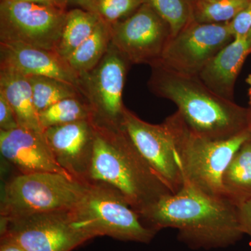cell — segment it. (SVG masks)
<instances>
[{
	"mask_svg": "<svg viewBox=\"0 0 251 251\" xmlns=\"http://www.w3.org/2000/svg\"><path fill=\"white\" fill-rule=\"evenodd\" d=\"M140 214L145 224L158 232L176 229L178 240L194 250L229 247L244 235L237 206L186 181L178 192L160 198Z\"/></svg>",
	"mask_w": 251,
	"mask_h": 251,
	"instance_id": "6da1fadb",
	"label": "cell"
},
{
	"mask_svg": "<svg viewBox=\"0 0 251 251\" xmlns=\"http://www.w3.org/2000/svg\"><path fill=\"white\" fill-rule=\"evenodd\" d=\"M150 90L177 106L185 124L196 134L226 140L249 128V108L217 95L196 75L175 72L156 63L151 66Z\"/></svg>",
	"mask_w": 251,
	"mask_h": 251,
	"instance_id": "7a4b0ae2",
	"label": "cell"
},
{
	"mask_svg": "<svg viewBox=\"0 0 251 251\" xmlns=\"http://www.w3.org/2000/svg\"><path fill=\"white\" fill-rule=\"evenodd\" d=\"M93 155L86 183L117 190L138 213L173 193L149 166L120 125L92 118Z\"/></svg>",
	"mask_w": 251,
	"mask_h": 251,
	"instance_id": "3957f363",
	"label": "cell"
},
{
	"mask_svg": "<svg viewBox=\"0 0 251 251\" xmlns=\"http://www.w3.org/2000/svg\"><path fill=\"white\" fill-rule=\"evenodd\" d=\"M163 123L171 135L184 181L209 196L226 199L223 175L238 150L250 138L249 128L229 140H212L196 134L177 111Z\"/></svg>",
	"mask_w": 251,
	"mask_h": 251,
	"instance_id": "277c9868",
	"label": "cell"
},
{
	"mask_svg": "<svg viewBox=\"0 0 251 251\" xmlns=\"http://www.w3.org/2000/svg\"><path fill=\"white\" fill-rule=\"evenodd\" d=\"M72 212L79 226L94 237L150 244L158 233L145 224L121 193L101 183H87Z\"/></svg>",
	"mask_w": 251,
	"mask_h": 251,
	"instance_id": "5b68a950",
	"label": "cell"
},
{
	"mask_svg": "<svg viewBox=\"0 0 251 251\" xmlns=\"http://www.w3.org/2000/svg\"><path fill=\"white\" fill-rule=\"evenodd\" d=\"M86 186L87 183L58 173H19L4 185L0 219L72 210Z\"/></svg>",
	"mask_w": 251,
	"mask_h": 251,
	"instance_id": "8992f818",
	"label": "cell"
},
{
	"mask_svg": "<svg viewBox=\"0 0 251 251\" xmlns=\"http://www.w3.org/2000/svg\"><path fill=\"white\" fill-rule=\"evenodd\" d=\"M1 237L26 251H72L95 238L82 228L72 210L0 219Z\"/></svg>",
	"mask_w": 251,
	"mask_h": 251,
	"instance_id": "52a82bcc",
	"label": "cell"
},
{
	"mask_svg": "<svg viewBox=\"0 0 251 251\" xmlns=\"http://www.w3.org/2000/svg\"><path fill=\"white\" fill-rule=\"evenodd\" d=\"M67 12L55 5L1 0L0 42H16L53 50Z\"/></svg>",
	"mask_w": 251,
	"mask_h": 251,
	"instance_id": "ba28073f",
	"label": "cell"
},
{
	"mask_svg": "<svg viewBox=\"0 0 251 251\" xmlns=\"http://www.w3.org/2000/svg\"><path fill=\"white\" fill-rule=\"evenodd\" d=\"M233 39L229 22L199 23L191 20L171 38L156 63L181 74L198 75Z\"/></svg>",
	"mask_w": 251,
	"mask_h": 251,
	"instance_id": "9c48e42d",
	"label": "cell"
},
{
	"mask_svg": "<svg viewBox=\"0 0 251 251\" xmlns=\"http://www.w3.org/2000/svg\"><path fill=\"white\" fill-rule=\"evenodd\" d=\"M130 65L111 44L98 65L79 77V90L90 105L94 120L112 125L121 124L126 107L122 93Z\"/></svg>",
	"mask_w": 251,
	"mask_h": 251,
	"instance_id": "30bf717a",
	"label": "cell"
},
{
	"mask_svg": "<svg viewBox=\"0 0 251 251\" xmlns=\"http://www.w3.org/2000/svg\"><path fill=\"white\" fill-rule=\"evenodd\" d=\"M111 27V44L131 64H156L172 38L168 23L147 3Z\"/></svg>",
	"mask_w": 251,
	"mask_h": 251,
	"instance_id": "8fae6325",
	"label": "cell"
},
{
	"mask_svg": "<svg viewBox=\"0 0 251 251\" xmlns=\"http://www.w3.org/2000/svg\"><path fill=\"white\" fill-rule=\"evenodd\" d=\"M140 155L160 179L176 193L184 186L171 135L164 123L151 125L125 107L120 124Z\"/></svg>",
	"mask_w": 251,
	"mask_h": 251,
	"instance_id": "7c38bea8",
	"label": "cell"
},
{
	"mask_svg": "<svg viewBox=\"0 0 251 251\" xmlns=\"http://www.w3.org/2000/svg\"><path fill=\"white\" fill-rule=\"evenodd\" d=\"M43 134L61 168L86 183L94 150L92 119L49 127Z\"/></svg>",
	"mask_w": 251,
	"mask_h": 251,
	"instance_id": "4fadbf2b",
	"label": "cell"
},
{
	"mask_svg": "<svg viewBox=\"0 0 251 251\" xmlns=\"http://www.w3.org/2000/svg\"><path fill=\"white\" fill-rule=\"evenodd\" d=\"M0 152L20 174L52 173L74 178L56 161L43 132L20 126L0 130Z\"/></svg>",
	"mask_w": 251,
	"mask_h": 251,
	"instance_id": "5bb4252c",
	"label": "cell"
},
{
	"mask_svg": "<svg viewBox=\"0 0 251 251\" xmlns=\"http://www.w3.org/2000/svg\"><path fill=\"white\" fill-rule=\"evenodd\" d=\"M0 69L14 71L27 76L52 77L79 90L78 76L53 50L21 43L0 42Z\"/></svg>",
	"mask_w": 251,
	"mask_h": 251,
	"instance_id": "9a60e30c",
	"label": "cell"
},
{
	"mask_svg": "<svg viewBox=\"0 0 251 251\" xmlns=\"http://www.w3.org/2000/svg\"><path fill=\"white\" fill-rule=\"evenodd\" d=\"M251 54V31L234 38L203 68L198 76L213 92L234 100V85L243 64Z\"/></svg>",
	"mask_w": 251,
	"mask_h": 251,
	"instance_id": "2e32d148",
	"label": "cell"
},
{
	"mask_svg": "<svg viewBox=\"0 0 251 251\" xmlns=\"http://www.w3.org/2000/svg\"><path fill=\"white\" fill-rule=\"evenodd\" d=\"M0 93L12 107L20 127L43 132L39 113L34 106L30 81L27 75L0 69Z\"/></svg>",
	"mask_w": 251,
	"mask_h": 251,
	"instance_id": "e0dca14e",
	"label": "cell"
},
{
	"mask_svg": "<svg viewBox=\"0 0 251 251\" xmlns=\"http://www.w3.org/2000/svg\"><path fill=\"white\" fill-rule=\"evenodd\" d=\"M222 185L226 199L237 207L251 199V137L238 150L225 170Z\"/></svg>",
	"mask_w": 251,
	"mask_h": 251,
	"instance_id": "ac0fdd59",
	"label": "cell"
},
{
	"mask_svg": "<svg viewBox=\"0 0 251 251\" xmlns=\"http://www.w3.org/2000/svg\"><path fill=\"white\" fill-rule=\"evenodd\" d=\"M111 25L101 20L92 35L66 59L78 77L92 71L103 59L111 44Z\"/></svg>",
	"mask_w": 251,
	"mask_h": 251,
	"instance_id": "d6986e66",
	"label": "cell"
},
{
	"mask_svg": "<svg viewBox=\"0 0 251 251\" xmlns=\"http://www.w3.org/2000/svg\"><path fill=\"white\" fill-rule=\"evenodd\" d=\"M100 21V18L93 11L82 9L68 11L54 52L66 61L75 50L92 35Z\"/></svg>",
	"mask_w": 251,
	"mask_h": 251,
	"instance_id": "ffe728a7",
	"label": "cell"
},
{
	"mask_svg": "<svg viewBox=\"0 0 251 251\" xmlns=\"http://www.w3.org/2000/svg\"><path fill=\"white\" fill-rule=\"evenodd\" d=\"M93 112L83 97H74L60 100L39 113L42 130L54 126L90 120Z\"/></svg>",
	"mask_w": 251,
	"mask_h": 251,
	"instance_id": "44dd1931",
	"label": "cell"
},
{
	"mask_svg": "<svg viewBox=\"0 0 251 251\" xmlns=\"http://www.w3.org/2000/svg\"><path fill=\"white\" fill-rule=\"evenodd\" d=\"M28 77L32 88L34 106L38 113L64 99L83 97L77 87L62 80L46 76Z\"/></svg>",
	"mask_w": 251,
	"mask_h": 251,
	"instance_id": "7402d4cb",
	"label": "cell"
},
{
	"mask_svg": "<svg viewBox=\"0 0 251 251\" xmlns=\"http://www.w3.org/2000/svg\"><path fill=\"white\" fill-rule=\"evenodd\" d=\"M251 0H201L191 7V19L199 23L230 22Z\"/></svg>",
	"mask_w": 251,
	"mask_h": 251,
	"instance_id": "603a6c76",
	"label": "cell"
},
{
	"mask_svg": "<svg viewBox=\"0 0 251 251\" xmlns=\"http://www.w3.org/2000/svg\"><path fill=\"white\" fill-rule=\"evenodd\" d=\"M170 26L172 37L191 21V9L187 0H145Z\"/></svg>",
	"mask_w": 251,
	"mask_h": 251,
	"instance_id": "cb8c5ba5",
	"label": "cell"
},
{
	"mask_svg": "<svg viewBox=\"0 0 251 251\" xmlns=\"http://www.w3.org/2000/svg\"><path fill=\"white\" fill-rule=\"evenodd\" d=\"M144 3L145 0H95L93 12L112 25L130 16Z\"/></svg>",
	"mask_w": 251,
	"mask_h": 251,
	"instance_id": "d4e9b609",
	"label": "cell"
},
{
	"mask_svg": "<svg viewBox=\"0 0 251 251\" xmlns=\"http://www.w3.org/2000/svg\"><path fill=\"white\" fill-rule=\"evenodd\" d=\"M229 23L234 38L246 35L251 31V0L247 7L239 13Z\"/></svg>",
	"mask_w": 251,
	"mask_h": 251,
	"instance_id": "484cf974",
	"label": "cell"
},
{
	"mask_svg": "<svg viewBox=\"0 0 251 251\" xmlns=\"http://www.w3.org/2000/svg\"><path fill=\"white\" fill-rule=\"evenodd\" d=\"M19 127L16 114L9 101L0 93V130H11Z\"/></svg>",
	"mask_w": 251,
	"mask_h": 251,
	"instance_id": "4316f807",
	"label": "cell"
},
{
	"mask_svg": "<svg viewBox=\"0 0 251 251\" xmlns=\"http://www.w3.org/2000/svg\"><path fill=\"white\" fill-rule=\"evenodd\" d=\"M237 212L243 233L251 238V198L237 207Z\"/></svg>",
	"mask_w": 251,
	"mask_h": 251,
	"instance_id": "83f0119b",
	"label": "cell"
},
{
	"mask_svg": "<svg viewBox=\"0 0 251 251\" xmlns=\"http://www.w3.org/2000/svg\"><path fill=\"white\" fill-rule=\"evenodd\" d=\"M0 251H26L17 243L6 237H1Z\"/></svg>",
	"mask_w": 251,
	"mask_h": 251,
	"instance_id": "f1b7e54d",
	"label": "cell"
},
{
	"mask_svg": "<svg viewBox=\"0 0 251 251\" xmlns=\"http://www.w3.org/2000/svg\"><path fill=\"white\" fill-rule=\"evenodd\" d=\"M64 5L72 4L79 6L80 9L93 11L95 0H62Z\"/></svg>",
	"mask_w": 251,
	"mask_h": 251,
	"instance_id": "f546056e",
	"label": "cell"
},
{
	"mask_svg": "<svg viewBox=\"0 0 251 251\" xmlns=\"http://www.w3.org/2000/svg\"><path fill=\"white\" fill-rule=\"evenodd\" d=\"M246 82H247L248 85H249V92H248V94H249V103H250L251 107V74H249L248 75Z\"/></svg>",
	"mask_w": 251,
	"mask_h": 251,
	"instance_id": "4dcf8cb0",
	"label": "cell"
},
{
	"mask_svg": "<svg viewBox=\"0 0 251 251\" xmlns=\"http://www.w3.org/2000/svg\"><path fill=\"white\" fill-rule=\"evenodd\" d=\"M249 132H250L251 138V108H249Z\"/></svg>",
	"mask_w": 251,
	"mask_h": 251,
	"instance_id": "1f68e13d",
	"label": "cell"
},
{
	"mask_svg": "<svg viewBox=\"0 0 251 251\" xmlns=\"http://www.w3.org/2000/svg\"><path fill=\"white\" fill-rule=\"evenodd\" d=\"M201 1V0H187V1L188 2V4H189L190 6L191 7L194 5L195 4H196V3L198 2V1Z\"/></svg>",
	"mask_w": 251,
	"mask_h": 251,
	"instance_id": "d6a6232c",
	"label": "cell"
}]
</instances>
